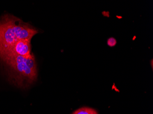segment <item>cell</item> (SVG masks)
Segmentation results:
<instances>
[{
	"instance_id": "cell-1",
	"label": "cell",
	"mask_w": 153,
	"mask_h": 114,
	"mask_svg": "<svg viewBox=\"0 0 153 114\" xmlns=\"http://www.w3.org/2000/svg\"><path fill=\"white\" fill-rule=\"evenodd\" d=\"M1 61L8 71L9 81L15 86L25 89L36 81V63L32 53L27 56L10 57Z\"/></svg>"
},
{
	"instance_id": "cell-2",
	"label": "cell",
	"mask_w": 153,
	"mask_h": 114,
	"mask_svg": "<svg viewBox=\"0 0 153 114\" xmlns=\"http://www.w3.org/2000/svg\"><path fill=\"white\" fill-rule=\"evenodd\" d=\"M38 32L35 28L20 19L5 15L0 19V54L19 40H31Z\"/></svg>"
},
{
	"instance_id": "cell-3",
	"label": "cell",
	"mask_w": 153,
	"mask_h": 114,
	"mask_svg": "<svg viewBox=\"0 0 153 114\" xmlns=\"http://www.w3.org/2000/svg\"><path fill=\"white\" fill-rule=\"evenodd\" d=\"M30 41V40H21L16 42L7 50L0 54V60L10 57L30 55L32 54Z\"/></svg>"
},
{
	"instance_id": "cell-4",
	"label": "cell",
	"mask_w": 153,
	"mask_h": 114,
	"mask_svg": "<svg viewBox=\"0 0 153 114\" xmlns=\"http://www.w3.org/2000/svg\"><path fill=\"white\" fill-rule=\"evenodd\" d=\"M72 114H98L93 109L89 107H82L75 111Z\"/></svg>"
},
{
	"instance_id": "cell-5",
	"label": "cell",
	"mask_w": 153,
	"mask_h": 114,
	"mask_svg": "<svg viewBox=\"0 0 153 114\" xmlns=\"http://www.w3.org/2000/svg\"><path fill=\"white\" fill-rule=\"evenodd\" d=\"M117 44V41L116 38L113 37L110 38L107 41V44L110 47H115Z\"/></svg>"
}]
</instances>
